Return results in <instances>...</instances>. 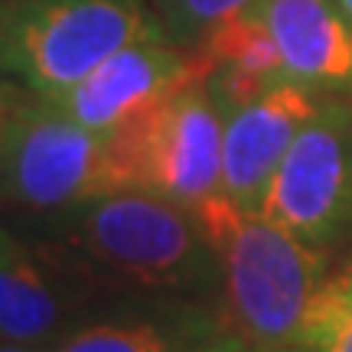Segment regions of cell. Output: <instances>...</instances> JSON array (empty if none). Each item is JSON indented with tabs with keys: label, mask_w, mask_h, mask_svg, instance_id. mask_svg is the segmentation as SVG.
Masks as SVG:
<instances>
[{
	"label": "cell",
	"mask_w": 352,
	"mask_h": 352,
	"mask_svg": "<svg viewBox=\"0 0 352 352\" xmlns=\"http://www.w3.org/2000/svg\"><path fill=\"white\" fill-rule=\"evenodd\" d=\"M222 267L232 323L264 352H287L323 284L329 252L314 248L261 212H245L219 192L192 209Z\"/></svg>",
	"instance_id": "6da1fadb"
},
{
	"label": "cell",
	"mask_w": 352,
	"mask_h": 352,
	"mask_svg": "<svg viewBox=\"0 0 352 352\" xmlns=\"http://www.w3.org/2000/svg\"><path fill=\"white\" fill-rule=\"evenodd\" d=\"M65 235L108 274L151 290L222 284L212 241L192 209L147 189H118L69 209Z\"/></svg>",
	"instance_id": "7a4b0ae2"
},
{
	"label": "cell",
	"mask_w": 352,
	"mask_h": 352,
	"mask_svg": "<svg viewBox=\"0 0 352 352\" xmlns=\"http://www.w3.org/2000/svg\"><path fill=\"white\" fill-rule=\"evenodd\" d=\"M164 33L151 0H0V72L30 95L63 91L144 36Z\"/></svg>",
	"instance_id": "3957f363"
},
{
	"label": "cell",
	"mask_w": 352,
	"mask_h": 352,
	"mask_svg": "<svg viewBox=\"0 0 352 352\" xmlns=\"http://www.w3.org/2000/svg\"><path fill=\"white\" fill-rule=\"evenodd\" d=\"M124 189L111 134L78 124L50 98L13 104L0 131V196L36 209L69 212Z\"/></svg>",
	"instance_id": "277c9868"
},
{
	"label": "cell",
	"mask_w": 352,
	"mask_h": 352,
	"mask_svg": "<svg viewBox=\"0 0 352 352\" xmlns=\"http://www.w3.org/2000/svg\"><path fill=\"white\" fill-rule=\"evenodd\" d=\"M222 134L226 111L209 82L179 88L111 134L124 189H147L186 209L202 206L222 192Z\"/></svg>",
	"instance_id": "5b68a950"
},
{
	"label": "cell",
	"mask_w": 352,
	"mask_h": 352,
	"mask_svg": "<svg viewBox=\"0 0 352 352\" xmlns=\"http://www.w3.org/2000/svg\"><path fill=\"white\" fill-rule=\"evenodd\" d=\"M261 215L333 254L352 232V98H323L277 166Z\"/></svg>",
	"instance_id": "8992f818"
},
{
	"label": "cell",
	"mask_w": 352,
	"mask_h": 352,
	"mask_svg": "<svg viewBox=\"0 0 352 352\" xmlns=\"http://www.w3.org/2000/svg\"><path fill=\"white\" fill-rule=\"evenodd\" d=\"M209 76L199 50L179 46L170 33H153L98 63L82 82L50 98L78 124L98 134H118L157 104L173 98L179 88Z\"/></svg>",
	"instance_id": "52a82bcc"
},
{
	"label": "cell",
	"mask_w": 352,
	"mask_h": 352,
	"mask_svg": "<svg viewBox=\"0 0 352 352\" xmlns=\"http://www.w3.org/2000/svg\"><path fill=\"white\" fill-rule=\"evenodd\" d=\"M320 95L303 85H277L258 98L226 108L222 134V196L245 212H261L277 166L316 111Z\"/></svg>",
	"instance_id": "ba28073f"
},
{
	"label": "cell",
	"mask_w": 352,
	"mask_h": 352,
	"mask_svg": "<svg viewBox=\"0 0 352 352\" xmlns=\"http://www.w3.org/2000/svg\"><path fill=\"white\" fill-rule=\"evenodd\" d=\"M294 85L320 98H352V26L336 0H258L252 7Z\"/></svg>",
	"instance_id": "9c48e42d"
},
{
	"label": "cell",
	"mask_w": 352,
	"mask_h": 352,
	"mask_svg": "<svg viewBox=\"0 0 352 352\" xmlns=\"http://www.w3.org/2000/svg\"><path fill=\"white\" fill-rule=\"evenodd\" d=\"M196 50L209 63L206 82L219 98L222 111L290 82L271 30L258 20L252 7L226 20L222 26H215Z\"/></svg>",
	"instance_id": "30bf717a"
},
{
	"label": "cell",
	"mask_w": 352,
	"mask_h": 352,
	"mask_svg": "<svg viewBox=\"0 0 352 352\" xmlns=\"http://www.w3.org/2000/svg\"><path fill=\"white\" fill-rule=\"evenodd\" d=\"M63 327V294L36 248L0 226V340L39 346Z\"/></svg>",
	"instance_id": "8fae6325"
},
{
	"label": "cell",
	"mask_w": 352,
	"mask_h": 352,
	"mask_svg": "<svg viewBox=\"0 0 352 352\" xmlns=\"http://www.w3.org/2000/svg\"><path fill=\"white\" fill-rule=\"evenodd\" d=\"M287 352H352V261L329 274Z\"/></svg>",
	"instance_id": "7c38bea8"
},
{
	"label": "cell",
	"mask_w": 352,
	"mask_h": 352,
	"mask_svg": "<svg viewBox=\"0 0 352 352\" xmlns=\"http://www.w3.org/2000/svg\"><path fill=\"white\" fill-rule=\"evenodd\" d=\"M52 352H179V346L153 320H104L63 336Z\"/></svg>",
	"instance_id": "4fadbf2b"
},
{
	"label": "cell",
	"mask_w": 352,
	"mask_h": 352,
	"mask_svg": "<svg viewBox=\"0 0 352 352\" xmlns=\"http://www.w3.org/2000/svg\"><path fill=\"white\" fill-rule=\"evenodd\" d=\"M254 3L258 0H151L164 30L186 50H196L215 26L245 13Z\"/></svg>",
	"instance_id": "5bb4252c"
},
{
	"label": "cell",
	"mask_w": 352,
	"mask_h": 352,
	"mask_svg": "<svg viewBox=\"0 0 352 352\" xmlns=\"http://www.w3.org/2000/svg\"><path fill=\"white\" fill-rule=\"evenodd\" d=\"M179 352H264L252 340H245L239 329H215V333H202L196 342L183 346Z\"/></svg>",
	"instance_id": "9a60e30c"
},
{
	"label": "cell",
	"mask_w": 352,
	"mask_h": 352,
	"mask_svg": "<svg viewBox=\"0 0 352 352\" xmlns=\"http://www.w3.org/2000/svg\"><path fill=\"white\" fill-rule=\"evenodd\" d=\"M0 352H43V349H39V346H23V342L0 340Z\"/></svg>",
	"instance_id": "2e32d148"
},
{
	"label": "cell",
	"mask_w": 352,
	"mask_h": 352,
	"mask_svg": "<svg viewBox=\"0 0 352 352\" xmlns=\"http://www.w3.org/2000/svg\"><path fill=\"white\" fill-rule=\"evenodd\" d=\"M7 111H10V104H7V91H3V82H0V131H3V121H7Z\"/></svg>",
	"instance_id": "e0dca14e"
},
{
	"label": "cell",
	"mask_w": 352,
	"mask_h": 352,
	"mask_svg": "<svg viewBox=\"0 0 352 352\" xmlns=\"http://www.w3.org/2000/svg\"><path fill=\"white\" fill-rule=\"evenodd\" d=\"M340 3V10H342V16L349 20V26H352V0H336Z\"/></svg>",
	"instance_id": "ac0fdd59"
}]
</instances>
